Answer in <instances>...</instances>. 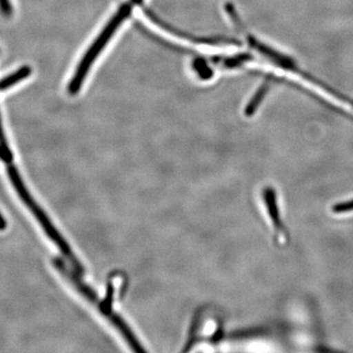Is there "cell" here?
<instances>
[{"mask_svg":"<svg viewBox=\"0 0 353 353\" xmlns=\"http://www.w3.org/2000/svg\"><path fill=\"white\" fill-rule=\"evenodd\" d=\"M132 3L131 1L125 2L119 7L115 14L108 21V24L104 26L101 32L97 34V38L88 46V50L83 53L79 64L77 65L75 72L72 76L71 81L68 83V94L74 97L82 90L83 83L90 73V69L94 66L97 58L99 57L102 51L105 50L108 44L110 43L114 34L120 29L121 26L131 15Z\"/></svg>","mask_w":353,"mask_h":353,"instance_id":"cell-1","label":"cell"},{"mask_svg":"<svg viewBox=\"0 0 353 353\" xmlns=\"http://www.w3.org/2000/svg\"><path fill=\"white\" fill-rule=\"evenodd\" d=\"M54 265L58 270L61 272L65 277L68 279L70 282L75 285L76 289L78 290L83 296L87 297L88 301H90L92 304H97V307L99 308V310L108 318L109 321L112 323L116 328L119 330L120 333L125 336L128 343L132 345L134 350H137V352H143V347H141V343L137 340L136 336L132 333L131 330L127 326L126 323L121 319L120 316L113 312L110 306L105 305L103 301H99V297L97 296L94 290L90 289V287H88V285L79 278L77 274H74L73 272L70 270L68 267L66 266V264H65L61 259H55Z\"/></svg>","mask_w":353,"mask_h":353,"instance_id":"cell-2","label":"cell"},{"mask_svg":"<svg viewBox=\"0 0 353 353\" xmlns=\"http://www.w3.org/2000/svg\"><path fill=\"white\" fill-rule=\"evenodd\" d=\"M263 201L268 216L270 218L272 226H273L274 233H275V241L277 245H287L290 241V234L287 227L281 218L280 209L278 205L277 192L274 188L266 187L263 190Z\"/></svg>","mask_w":353,"mask_h":353,"instance_id":"cell-3","label":"cell"},{"mask_svg":"<svg viewBox=\"0 0 353 353\" xmlns=\"http://www.w3.org/2000/svg\"><path fill=\"white\" fill-rule=\"evenodd\" d=\"M32 68L28 65L21 67L17 71L14 72L11 75L6 77L0 81V90H8L9 88L25 80L32 74Z\"/></svg>","mask_w":353,"mask_h":353,"instance_id":"cell-4","label":"cell"},{"mask_svg":"<svg viewBox=\"0 0 353 353\" xmlns=\"http://www.w3.org/2000/svg\"><path fill=\"white\" fill-rule=\"evenodd\" d=\"M192 69L196 72V75L201 79V80H208L211 77L213 76L212 70L209 68L208 63L204 60L196 58L194 62H192Z\"/></svg>","mask_w":353,"mask_h":353,"instance_id":"cell-5","label":"cell"},{"mask_svg":"<svg viewBox=\"0 0 353 353\" xmlns=\"http://www.w3.org/2000/svg\"><path fill=\"white\" fill-rule=\"evenodd\" d=\"M332 212L334 214H345V213L353 212V199L350 201L339 202L332 208Z\"/></svg>","mask_w":353,"mask_h":353,"instance_id":"cell-6","label":"cell"},{"mask_svg":"<svg viewBox=\"0 0 353 353\" xmlns=\"http://www.w3.org/2000/svg\"><path fill=\"white\" fill-rule=\"evenodd\" d=\"M0 13L4 17H10L12 15L13 8L10 0H0Z\"/></svg>","mask_w":353,"mask_h":353,"instance_id":"cell-7","label":"cell"},{"mask_svg":"<svg viewBox=\"0 0 353 353\" xmlns=\"http://www.w3.org/2000/svg\"><path fill=\"white\" fill-rule=\"evenodd\" d=\"M10 152L8 145L6 143V136H4L3 129H2L1 120H0V154L2 152L6 153Z\"/></svg>","mask_w":353,"mask_h":353,"instance_id":"cell-8","label":"cell"},{"mask_svg":"<svg viewBox=\"0 0 353 353\" xmlns=\"http://www.w3.org/2000/svg\"><path fill=\"white\" fill-rule=\"evenodd\" d=\"M143 0H131V2L134 6H141L143 3Z\"/></svg>","mask_w":353,"mask_h":353,"instance_id":"cell-9","label":"cell"},{"mask_svg":"<svg viewBox=\"0 0 353 353\" xmlns=\"http://www.w3.org/2000/svg\"><path fill=\"white\" fill-rule=\"evenodd\" d=\"M0 218H1V216H0ZM2 220H3V219H0V228L4 227V222Z\"/></svg>","mask_w":353,"mask_h":353,"instance_id":"cell-10","label":"cell"}]
</instances>
